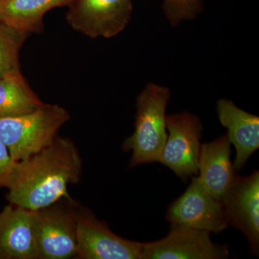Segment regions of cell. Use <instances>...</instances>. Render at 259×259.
<instances>
[{
    "label": "cell",
    "mask_w": 259,
    "mask_h": 259,
    "mask_svg": "<svg viewBox=\"0 0 259 259\" xmlns=\"http://www.w3.org/2000/svg\"><path fill=\"white\" fill-rule=\"evenodd\" d=\"M0 2H1V0H0Z\"/></svg>",
    "instance_id": "d6986e66"
},
{
    "label": "cell",
    "mask_w": 259,
    "mask_h": 259,
    "mask_svg": "<svg viewBox=\"0 0 259 259\" xmlns=\"http://www.w3.org/2000/svg\"><path fill=\"white\" fill-rule=\"evenodd\" d=\"M69 6L66 20L70 26L93 38L118 35L133 13L131 0H74Z\"/></svg>",
    "instance_id": "8992f818"
},
{
    "label": "cell",
    "mask_w": 259,
    "mask_h": 259,
    "mask_svg": "<svg viewBox=\"0 0 259 259\" xmlns=\"http://www.w3.org/2000/svg\"><path fill=\"white\" fill-rule=\"evenodd\" d=\"M81 173L82 161L74 142L57 136L47 147L18 161L7 199L31 210L44 208L70 199L68 187L79 182Z\"/></svg>",
    "instance_id": "6da1fadb"
},
{
    "label": "cell",
    "mask_w": 259,
    "mask_h": 259,
    "mask_svg": "<svg viewBox=\"0 0 259 259\" xmlns=\"http://www.w3.org/2000/svg\"><path fill=\"white\" fill-rule=\"evenodd\" d=\"M166 144L160 163L184 181L198 175L202 125L197 116L187 112L167 115Z\"/></svg>",
    "instance_id": "5b68a950"
},
{
    "label": "cell",
    "mask_w": 259,
    "mask_h": 259,
    "mask_svg": "<svg viewBox=\"0 0 259 259\" xmlns=\"http://www.w3.org/2000/svg\"><path fill=\"white\" fill-rule=\"evenodd\" d=\"M70 117L64 107L47 104L24 115L0 117V141L15 161H23L52 144Z\"/></svg>",
    "instance_id": "3957f363"
},
{
    "label": "cell",
    "mask_w": 259,
    "mask_h": 259,
    "mask_svg": "<svg viewBox=\"0 0 259 259\" xmlns=\"http://www.w3.org/2000/svg\"><path fill=\"white\" fill-rule=\"evenodd\" d=\"M166 219L171 225L215 234L228 226L222 202L205 190L197 177H192L185 193L170 204Z\"/></svg>",
    "instance_id": "52a82bcc"
},
{
    "label": "cell",
    "mask_w": 259,
    "mask_h": 259,
    "mask_svg": "<svg viewBox=\"0 0 259 259\" xmlns=\"http://www.w3.org/2000/svg\"><path fill=\"white\" fill-rule=\"evenodd\" d=\"M169 89L149 83L137 97L135 131L124 142L125 151H132L130 166L159 162L167 139L166 109Z\"/></svg>",
    "instance_id": "7a4b0ae2"
},
{
    "label": "cell",
    "mask_w": 259,
    "mask_h": 259,
    "mask_svg": "<svg viewBox=\"0 0 259 259\" xmlns=\"http://www.w3.org/2000/svg\"><path fill=\"white\" fill-rule=\"evenodd\" d=\"M228 226L239 230L249 243L252 253L259 251V171L248 177L235 175L221 200Z\"/></svg>",
    "instance_id": "9c48e42d"
},
{
    "label": "cell",
    "mask_w": 259,
    "mask_h": 259,
    "mask_svg": "<svg viewBox=\"0 0 259 259\" xmlns=\"http://www.w3.org/2000/svg\"><path fill=\"white\" fill-rule=\"evenodd\" d=\"M28 34L0 21V78L19 68V53Z\"/></svg>",
    "instance_id": "2e32d148"
},
{
    "label": "cell",
    "mask_w": 259,
    "mask_h": 259,
    "mask_svg": "<svg viewBox=\"0 0 259 259\" xmlns=\"http://www.w3.org/2000/svg\"><path fill=\"white\" fill-rule=\"evenodd\" d=\"M0 259H37L35 210L10 203L0 212Z\"/></svg>",
    "instance_id": "8fae6325"
},
{
    "label": "cell",
    "mask_w": 259,
    "mask_h": 259,
    "mask_svg": "<svg viewBox=\"0 0 259 259\" xmlns=\"http://www.w3.org/2000/svg\"><path fill=\"white\" fill-rule=\"evenodd\" d=\"M18 164V161L13 159L9 150L0 141V189L8 188Z\"/></svg>",
    "instance_id": "ac0fdd59"
},
{
    "label": "cell",
    "mask_w": 259,
    "mask_h": 259,
    "mask_svg": "<svg viewBox=\"0 0 259 259\" xmlns=\"http://www.w3.org/2000/svg\"><path fill=\"white\" fill-rule=\"evenodd\" d=\"M209 232L172 225L164 238L141 244V259H224L228 245L216 244Z\"/></svg>",
    "instance_id": "ba28073f"
},
{
    "label": "cell",
    "mask_w": 259,
    "mask_h": 259,
    "mask_svg": "<svg viewBox=\"0 0 259 259\" xmlns=\"http://www.w3.org/2000/svg\"><path fill=\"white\" fill-rule=\"evenodd\" d=\"M231 144L226 134L201 145L197 177L205 190L219 201L229 190L235 177L230 158Z\"/></svg>",
    "instance_id": "4fadbf2b"
},
{
    "label": "cell",
    "mask_w": 259,
    "mask_h": 259,
    "mask_svg": "<svg viewBox=\"0 0 259 259\" xmlns=\"http://www.w3.org/2000/svg\"><path fill=\"white\" fill-rule=\"evenodd\" d=\"M44 104L29 87L20 69L0 78V117L29 113Z\"/></svg>",
    "instance_id": "9a60e30c"
},
{
    "label": "cell",
    "mask_w": 259,
    "mask_h": 259,
    "mask_svg": "<svg viewBox=\"0 0 259 259\" xmlns=\"http://www.w3.org/2000/svg\"><path fill=\"white\" fill-rule=\"evenodd\" d=\"M76 215L59 202L35 210L37 259L77 258Z\"/></svg>",
    "instance_id": "277c9868"
},
{
    "label": "cell",
    "mask_w": 259,
    "mask_h": 259,
    "mask_svg": "<svg viewBox=\"0 0 259 259\" xmlns=\"http://www.w3.org/2000/svg\"><path fill=\"white\" fill-rule=\"evenodd\" d=\"M217 112L220 122L228 129L230 141L236 147L233 169L240 171L259 148V117L243 111L226 99L217 102Z\"/></svg>",
    "instance_id": "7c38bea8"
},
{
    "label": "cell",
    "mask_w": 259,
    "mask_h": 259,
    "mask_svg": "<svg viewBox=\"0 0 259 259\" xmlns=\"http://www.w3.org/2000/svg\"><path fill=\"white\" fill-rule=\"evenodd\" d=\"M76 219L78 258L141 259L142 243L121 238L90 213H77Z\"/></svg>",
    "instance_id": "30bf717a"
},
{
    "label": "cell",
    "mask_w": 259,
    "mask_h": 259,
    "mask_svg": "<svg viewBox=\"0 0 259 259\" xmlns=\"http://www.w3.org/2000/svg\"><path fill=\"white\" fill-rule=\"evenodd\" d=\"M162 9L171 26L197 18L203 11L204 0H163Z\"/></svg>",
    "instance_id": "e0dca14e"
},
{
    "label": "cell",
    "mask_w": 259,
    "mask_h": 259,
    "mask_svg": "<svg viewBox=\"0 0 259 259\" xmlns=\"http://www.w3.org/2000/svg\"><path fill=\"white\" fill-rule=\"evenodd\" d=\"M74 0H1L0 21L29 35L44 30V15L51 10L69 6Z\"/></svg>",
    "instance_id": "5bb4252c"
}]
</instances>
